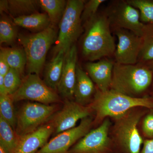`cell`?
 <instances>
[{"instance_id":"1","label":"cell","mask_w":153,"mask_h":153,"mask_svg":"<svg viewBox=\"0 0 153 153\" xmlns=\"http://www.w3.org/2000/svg\"><path fill=\"white\" fill-rule=\"evenodd\" d=\"M83 26L85 31L81 44L83 58L94 62L114 56L117 46L104 12L97 13Z\"/></svg>"},{"instance_id":"2","label":"cell","mask_w":153,"mask_h":153,"mask_svg":"<svg viewBox=\"0 0 153 153\" xmlns=\"http://www.w3.org/2000/svg\"><path fill=\"white\" fill-rule=\"evenodd\" d=\"M100 121L108 117L115 119L131 110L138 107L153 108L152 100L148 97H132L111 90L105 92L97 91L91 105Z\"/></svg>"},{"instance_id":"3","label":"cell","mask_w":153,"mask_h":153,"mask_svg":"<svg viewBox=\"0 0 153 153\" xmlns=\"http://www.w3.org/2000/svg\"><path fill=\"white\" fill-rule=\"evenodd\" d=\"M153 76L152 71L144 64L125 65L115 62L110 89L138 97L150 86Z\"/></svg>"},{"instance_id":"4","label":"cell","mask_w":153,"mask_h":153,"mask_svg":"<svg viewBox=\"0 0 153 153\" xmlns=\"http://www.w3.org/2000/svg\"><path fill=\"white\" fill-rule=\"evenodd\" d=\"M55 27L50 25L41 32L32 35H20L19 41L27 57L28 73L39 75L45 64L48 50L57 37Z\"/></svg>"},{"instance_id":"5","label":"cell","mask_w":153,"mask_h":153,"mask_svg":"<svg viewBox=\"0 0 153 153\" xmlns=\"http://www.w3.org/2000/svg\"><path fill=\"white\" fill-rule=\"evenodd\" d=\"M85 1L68 0L63 17L59 23V32L53 53L60 51L66 53L75 45L83 32L81 17Z\"/></svg>"},{"instance_id":"6","label":"cell","mask_w":153,"mask_h":153,"mask_svg":"<svg viewBox=\"0 0 153 153\" xmlns=\"http://www.w3.org/2000/svg\"><path fill=\"white\" fill-rule=\"evenodd\" d=\"M113 29L129 30L141 37L145 24L140 20L139 11L126 0L111 1L104 11Z\"/></svg>"},{"instance_id":"7","label":"cell","mask_w":153,"mask_h":153,"mask_svg":"<svg viewBox=\"0 0 153 153\" xmlns=\"http://www.w3.org/2000/svg\"><path fill=\"white\" fill-rule=\"evenodd\" d=\"M132 109L115 119L114 131L116 139L128 153H140L144 141L137 125L143 113Z\"/></svg>"},{"instance_id":"8","label":"cell","mask_w":153,"mask_h":153,"mask_svg":"<svg viewBox=\"0 0 153 153\" xmlns=\"http://www.w3.org/2000/svg\"><path fill=\"white\" fill-rule=\"evenodd\" d=\"M10 96L13 102L29 100L49 105L60 101L56 91L48 87L39 75L35 74H28L22 80L19 89Z\"/></svg>"},{"instance_id":"9","label":"cell","mask_w":153,"mask_h":153,"mask_svg":"<svg viewBox=\"0 0 153 153\" xmlns=\"http://www.w3.org/2000/svg\"><path fill=\"white\" fill-rule=\"evenodd\" d=\"M55 106L39 103H25L17 114L16 133L19 137L39 128L55 112Z\"/></svg>"},{"instance_id":"10","label":"cell","mask_w":153,"mask_h":153,"mask_svg":"<svg viewBox=\"0 0 153 153\" xmlns=\"http://www.w3.org/2000/svg\"><path fill=\"white\" fill-rule=\"evenodd\" d=\"M113 30L118 40L114 55L115 62L125 65L137 64L141 48V37L129 30Z\"/></svg>"},{"instance_id":"11","label":"cell","mask_w":153,"mask_h":153,"mask_svg":"<svg viewBox=\"0 0 153 153\" xmlns=\"http://www.w3.org/2000/svg\"><path fill=\"white\" fill-rule=\"evenodd\" d=\"M92 118L90 116L81 120L79 125L55 136L37 153H65L74 143L90 131Z\"/></svg>"},{"instance_id":"12","label":"cell","mask_w":153,"mask_h":153,"mask_svg":"<svg viewBox=\"0 0 153 153\" xmlns=\"http://www.w3.org/2000/svg\"><path fill=\"white\" fill-rule=\"evenodd\" d=\"M111 122L105 119L98 127L91 131L79 140L69 153H104L110 145L108 133Z\"/></svg>"},{"instance_id":"13","label":"cell","mask_w":153,"mask_h":153,"mask_svg":"<svg viewBox=\"0 0 153 153\" xmlns=\"http://www.w3.org/2000/svg\"><path fill=\"white\" fill-rule=\"evenodd\" d=\"M91 109V107L81 105L75 101H66L54 119L53 124L55 134L76 126L78 121L90 116Z\"/></svg>"},{"instance_id":"14","label":"cell","mask_w":153,"mask_h":153,"mask_svg":"<svg viewBox=\"0 0 153 153\" xmlns=\"http://www.w3.org/2000/svg\"><path fill=\"white\" fill-rule=\"evenodd\" d=\"M77 49L74 45L65 53L62 74L57 87L60 95L66 99L74 97L77 67Z\"/></svg>"},{"instance_id":"15","label":"cell","mask_w":153,"mask_h":153,"mask_svg":"<svg viewBox=\"0 0 153 153\" xmlns=\"http://www.w3.org/2000/svg\"><path fill=\"white\" fill-rule=\"evenodd\" d=\"M115 61L108 57L85 64L87 74L101 92L110 89Z\"/></svg>"},{"instance_id":"16","label":"cell","mask_w":153,"mask_h":153,"mask_svg":"<svg viewBox=\"0 0 153 153\" xmlns=\"http://www.w3.org/2000/svg\"><path fill=\"white\" fill-rule=\"evenodd\" d=\"M55 131L53 123L40 127L32 132L20 137L14 153H34L47 143V140Z\"/></svg>"},{"instance_id":"17","label":"cell","mask_w":153,"mask_h":153,"mask_svg":"<svg viewBox=\"0 0 153 153\" xmlns=\"http://www.w3.org/2000/svg\"><path fill=\"white\" fill-rule=\"evenodd\" d=\"M95 88L90 76L82 68L77 65L74 85V97L75 102L85 106L94 97Z\"/></svg>"},{"instance_id":"18","label":"cell","mask_w":153,"mask_h":153,"mask_svg":"<svg viewBox=\"0 0 153 153\" xmlns=\"http://www.w3.org/2000/svg\"><path fill=\"white\" fill-rule=\"evenodd\" d=\"M65 53L60 51L54 55L45 68L44 82L54 91L57 90L63 70Z\"/></svg>"},{"instance_id":"19","label":"cell","mask_w":153,"mask_h":153,"mask_svg":"<svg viewBox=\"0 0 153 153\" xmlns=\"http://www.w3.org/2000/svg\"><path fill=\"white\" fill-rule=\"evenodd\" d=\"M13 19V23L16 26L35 32H41L51 25L50 19L46 13L37 12Z\"/></svg>"},{"instance_id":"20","label":"cell","mask_w":153,"mask_h":153,"mask_svg":"<svg viewBox=\"0 0 153 153\" xmlns=\"http://www.w3.org/2000/svg\"><path fill=\"white\" fill-rule=\"evenodd\" d=\"M18 136L12 126L0 117V147L5 153H14L19 144Z\"/></svg>"},{"instance_id":"21","label":"cell","mask_w":153,"mask_h":153,"mask_svg":"<svg viewBox=\"0 0 153 153\" xmlns=\"http://www.w3.org/2000/svg\"><path fill=\"white\" fill-rule=\"evenodd\" d=\"M0 52L4 55L10 68L16 70L22 76L27 63V57L24 49L1 47Z\"/></svg>"},{"instance_id":"22","label":"cell","mask_w":153,"mask_h":153,"mask_svg":"<svg viewBox=\"0 0 153 153\" xmlns=\"http://www.w3.org/2000/svg\"><path fill=\"white\" fill-rule=\"evenodd\" d=\"M39 7L48 15L51 25L55 27L60 23L66 9L67 1L65 0H38Z\"/></svg>"},{"instance_id":"23","label":"cell","mask_w":153,"mask_h":153,"mask_svg":"<svg viewBox=\"0 0 153 153\" xmlns=\"http://www.w3.org/2000/svg\"><path fill=\"white\" fill-rule=\"evenodd\" d=\"M141 37L142 46L138 63L146 64L153 60V23L145 25Z\"/></svg>"},{"instance_id":"24","label":"cell","mask_w":153,"mask_h":153,"mask_svg":"<svg viewBox=\"0 0 153 153\" xmlns=\"http://www.w3.org/2000/svg\"><path fill=\"white\" fill-rule=\"evenodd\" d=\"M9 13L13 18L37 13L39 7L35 0H9Z\"/></svg>"},{"instance_id":"25","label":"cell","mask_w":153,"mask_h":153,"mask_svg":"<svg viewBox=\"0 0 153 153\" xmlns=\"http://www.w3.org/2000/svg\"><path fill=\"white\" fill-rule=\"evenodd\" d=\"M13 102L10 96L0 95V117L7 122L14 130L16 127L17 115L15 113Z\"/></svg>"},{"instance_id":"26","label":"cell","mask_w":153,"mask_h":153,"mask_svg":"<svg viewBox=\"0 0 153 153\" xmlns=\"http://www.w3.org/2000/svg\"><path fill=\"white\" fill-rule=\"evenodd\" d=\"M140 12V20L143 24L153 23V1L152 0H126Z\"/></svg>"},{"instance_id":"27","label":"cell","mask_w":153,"mask_h":153,"mask_svg":"<svg viewBox=\"0 0 153 153\" xmlns=\"http://www.w3.org/2000/svg\"><path fill=\"white\" fill-rule=\"evenodd\" d=\"M14 23L5 17L0 20V44H10L15 41L17 36L16 29Z\"/></svg>"},{"instance_id":"28","label":"cell","mask_w":153,"mask_h":153,"mask_svg":"<svg viewBox=\"0 0 153 153\" xmlns=\"http://www.w3.org/2000/svg\"><path fill=\"white\" fill-rule=\"evenodd\" d=\"M4 79L6 94L9 95L15 93L22 83L21 75L16 70L11 68L4 76Z\"/></svg>"},{"instance_id":"29","label":"cell","mask_w":153,"mask_h":153,"mask_svg":"<svg viewBox=\"0 0 153 153\" xmlns=\"http://www.w3.org/2000/svg\"><path fill=\"white\" fill-rule=\"evenodd\" d=\"M105 0H90L85 3L81 14V19L82 24L84 25L97 13L99 7Z\"/></svg>"},{"instance_id":"30","label":"cell","mask_w":153,"mask_h":153,"mask_svg":"<svg viewBox=\"0 0 153 153\" xmlns=\"http://www.w3.org/2000/svg\"><path fill=\"white\" fill-rule=\"evenodd\" d=\"M143 132L150 138H153V108L145 117L143 123Z\"/></svg>"},{"instance_id":"31","label":"cell","mask_w":153,"mask_h":153,"mask_svg":"<svg viewBox=\"0 0 153 153\" xmlns=\"http://www.w3.org/2000/svg\"><path fill=\"white\" fill-rule=\"evenodd\" d=\"M10 66L4 55L0 52V75L4 76L10 70Z\"/></svg>"},{"instance_id":"32","label":"cell","mask_w":153,"mask_h":153,"mask_svg":"<svg viewBox=\"0 0 153 153\" xmlns=\"http://www.w3.org/2000/svg\"><path fill=\"white\" fill-rule=\"evenodd\" d=\"M140 153H153V138L144 141Z\"/></svg>"},{"instance_id":"33","label":"cell","mask_w":153,"mask_h":153,"mask_svg":"<svg viewBox=\"0 0 153 153\" xmlns=\"http://www.w3.org/2000/svg\"><path fill=\"white\" fill-rule=\"evenodd\" d=\"M8 1L6 0H1L0 1V12L3 13L6 12L9 13Z\"/></svg>"},{"instance_id":"34","label":"cell","mask_w":153,"mask_h":153,"mask_svg":"<svg viewBox=\"0 0 153 153\" xmlns=\"http://www.w3.org/2000/svg\"><path fill=\"white\" fill-rule=\"evenodd\" d=\"M7 94L5 88L4 76L0 75V95Z\"/></svg>"},{"instance_id":"35","label":"cell","mask_w":153,"mask_h":153,"mask_svg":"<svg viewBox=\"0 0 153 153\" xmlns=\"http://www.w3.org/2000/svg\"><path fill=\"white\" fill-rule=\"evenodd\" d=\"M144 65H146L148 67H149V68L152 70L153 73V60L151 61V62L147 63L146 64H144Z\"/></svg>"},{"instance_id":"36","label":"cell","mask_w":153,"mask_h":153,"mask_svg":"<svg viewBox=\"0 0 153 153\" xmlns=\"http://www.w3.org/2000/svg\"><path fill=\"white\" fill-rule=\"evenodd\" d=\"M0 153H5L3 149H2V148H1V147H0Z\"/></svg>"}]
</instances>
